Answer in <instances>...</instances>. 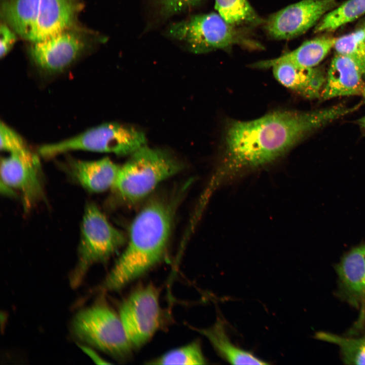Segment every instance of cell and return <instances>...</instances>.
Listing matches in <instances>:
<instances>
[{"label":"cell","mask_w":365,"mask_h":365,"mask_svg":"<svg viewBox=\"0 0 365 365\" xmlns=\"http://www.w3.org/2000/svg\"><path fill=\"white\" fill-rule=\"evenodd\" d=\"M336 105L302 112L276 111L251 121H231L223 136L218 178L268 165L313 130L354 111Z\"/></svg>","instance_id":"cell-1"},{"label":"cell","mask_w":365,"mask_h":365,"mask_svg":"<svg viewBox=\"0 0 365 365\" xmlns=\"http://www.w3.org/2000/svg\"><path fill=\"white\" fill-rule=\"evenodd\" d=\"M171 203L155 200L134 218L127 245L96 292L119 290L145 273L164 256L173 218Z\"/></svg>","instance_id":"cell-2"},{"label":"cell","mask_w":365,"mask_h":365,"mask_svg":"<svg viewBox=\"0 0 365 365\" xmlns=\"http://www.w3.org/2000/svg\"><path fill=\"white\" fill-rule=\"evenodd\" d=\"M182 164L166 151L142 146L120 167L113 188L133 203L149 194L160 182L177 173Z\"/></svg>","instance_id":"cell-3"},{"label":"cell","mask_w":365,"mask_h":365,"mask_svg":"<svg viewBox=\"0 0 365 365\" xmlns=\"http://www.w3.org/2000/svg\"><path fill=\"white\" fill-rule=\"evenodd\" d=\"M70 329L78 340L118 359L128 357L133 348L119 314L102 297L78 312Z\"/></svg>","instance_id":"cell-4"},{"label":"cell","mask_w":365,"mask_h":365,"mask_svg":"<svg viewBox=\"0 0 365 365\" xmlns=\"http://www.w3.org/2000/svg\"><path fill=\"white\" fill-rule=\"evenodd\" d=\"M237 26L226 21L218 13L191 16L173 22L166 28V36L196 54L227 49L236 44H250Z\"/></svg>","instance_id":"cell-5"},{"label":"cell","mask_w":365,"mask_h":365,"mask_svg":"<svg viewBox=\"0 0 365 365\" xmlns=\"http://www.w3.org/2000/svg\"><path fill=\"white\" fill-rule=\"evenodd\" d=\"M124 242L121 232L95 204H88L82 221L77 263L69 277L70 286L78 287L92 266L105 262Z\"/></svg>","instance_id":"cell-6"},{"label":"cell","mask_w":365,"mask_h":365,"mask_svg":"<svg viewBox=\"0 0 365 365\" xmlns=\"http://www.w3.org/2000/svg\"><path fill=\"white\" fill-rule=\"evenodd\" d=\"M145 143L146 137L141 131L117 123H106L70 138L42 145L38 152L44 157L75 150L111 153L122 156L132 154Z\"/></svg>","instance_id":"cell-7"},{"label":"cell","mask_w":365,"mask_h":365,"mask_svg":"<svg viewBox=\"0 0 365 365\" xmlns=\"http://www.w3.org/2000/svg\"><path fill=\"white\" fill-rule=\"evenodd\" d=\"M119 314L133 348H140L160 324L161 310L157 289L152 284L136 289L122 302Z\"/></svg>","instance_id":"cell-8"},{"label":"cell","mask_w":365,"mask_h":365,"mask_svg":"<svg viewBox=\"0 0 365 365\" xmlns=\"http://www.w3.org/2000/svg\"><path fill=\"white\" fill-rule=\"evenodd\" d=\"M1 184L5 192L19 193L25 208L28 209L44 196L41 164L28 148L2 158Z\"/></svg>","instance_id":"cell-9"},{"label":"cell","mask_w":365,"mask_h":365,"mask_svg":"<svg viewBox=\"0 0 365 365\" xmlns=\"http://www.w3.org/2000/svg\"><path fill=\"white\" fill-rule=\"evenodd\" d=\"M337 0H302L270 16L265 23L269 36L289 40L305 33L335 8Z\"/></svg>","instance_id":"cell-10"},{"label":"cell","mask_w":365,"mask_h":365,"mask_svg":"<svg viewBox=\"0 0 365 365\" xmlns=\"http://www.w3.org/2000/svg\"><path fill=\"white\" fill-rule=\"evenodd\" d=\"M86 46L80 35L69 29L33 42L30 55L36 65L48 72L61 71L69 66Z\"/></svg>","instance_id":"cell-11"},{"label":"cell","mask_w":365,"mask_h":365,"mask_svg":"<svg viewBox=\"0 0 365 365\" xmlns=\"http://www.w3.org/2000/svg\"><path fill=\"white\" fill-rule=\"evenodd\" d=\"M83 8L81 0H40L38 18L29 41H42L71 29Z\"/></svg>","instance_id":"cell-12"},{"label":"cell","mask_w":365,"mask_h":365,"mask_svg":"<svg viewBox=\"0 0 365 365\" xmlns=\"http://www.w3.org/2000/svg\"><path fill=\"white\" fill-rule=\"evenodd\" d=\"M338 297L352 307L365 303V244L347 252L336 267Z\"/></svg>","instance_id":"cell-13"},{"label":"cell","mask_w":365,"mask_h":365,"mask_svg":"<svg viewBox=\"0 0 365 365\" xmlns=\"http://www.w3.org/2000/svg\"><path fill=\"white\" fill-rule=\"evenodd\" d=\"M363 74L354 58L337 53L332 59L321 95L323 99L361 94Z\"/></svg>","instance_id":"cell-14"},{"label":"cell","mask_w":365,"mask_h":365,"mask_svg":"<svg viewBox=\"0 0 365 365\" xmlns=\"http://www.w3.org/2000/svg\"><path fill=\"white\" fill-rule=\"evenodd\" d=\"M120 167L108 158L92 161L72 159L68 163L67 169L86 190L99 193L113 188Z\"/></svg>","instance_id":"cell-15"},{"label":"cell","mask_w":365,"mask_h":365,"mask_svg":"<svg viewBox=\"0 0 365 365\" xmlns=\"http://www.w3.org/2000/svg\"><path fill=\"white\" fill-rule=\"evenodd\" d=\"M272 68L275 79L282 85L304 97L313 99L321 93L325 79L315 67L303 68L287 63H278Z\"/></svg>","instance_id":"cell-16"},{"label":"cell","mask_w":365,"mask_h":365,"mask_svg":"<svg viewBox=\"0 0 365 365\" xmlns=\"http://www.w3.org/2000/svg\"><path fill=\"white\" fill-rule=\"evenodd\" d=\"M337 38L330 36L316 38L303 43L295 50L276 58L258 61L252 64L256 68H271L278 63H287L303 68H313L318 65L334 48Z\"/></svg>","instance_id":"cell-17"},{"label":"cell","mask_w":365,"mask_h":365,"mask_svg":"<svg viewBox=\"0 0 365 365\" xmlns=\"http://www.w3.org/2000/svg\"><path fill=\"white\" fill-rule=\"evenodd\" d=\"M197 331L207 338L216 353L225 360L233 364H267L252 352L234 344L228 336L224 321L218 316L215 323L208 328Z\"/></svg>","instance_id":"cell-18"},{"label":"cell","mask_w":365,"mask_h":365,"mask_svg":"<svg viewBox=\"0 0 365 365\" xmlns=\"http://www.w3.org/2000/svg\"><path fill=\"white\" fill-rule=\"evenodd\" d=\"M40 0H5L1 8L6 23L22 38L29 41L38 16Z\"/></svg>","instance_id":"cell-19"},{"label":"cell","mask_w":365,"mask_h":365,"mask_svg":"<svg viewBox=\"0 0 365 365\" xmlns=\"http://www.w3.org/2000/svg\"><path fill=\"white\" fill-rule=\"evenodd\" d=\"M365 14V0H347L327 12L317 23L315 32L332 31Z\"/></svg>","instance_id":"cell-20"},{"label":"cell","mask_w":365,"mask_h":365,"mask_svg":"<svg viewBox=\"0 0 365 365\" xmlns=\"http://www.w3.org/2000/svg\"><path fill=\"white\" fill-rule=\"evenodd\" d=\"M315 338L337 346L345 364H365V332L352 337L321 331L315 333Z\"/></svg>","instance_id":"cell-21"},{"label":"cell","mask_w":365,"mask_h":365,"mask_svg":"<svg viewBox=\"0 0 365 365\" xmlns=\"http://www.w3.org/2000/svg\"><path fill=\"white\" fill-rule=\"evenodd\" d=\"M215 8L226 21L237 27L262 21L247 0H215Z\"/></svg>","instance_id":"cell-22"},{"label":"cell","mask_w":365,"mask_h":365,"mask_svg":"<svg viewBox=\"0 0 365 365\" xmlns=\"http://www.w3.org/2000/svg\"><path fill=\"white\" fill-rule=\"evenodd\" d=\"M207 363L201 345L195 341L176 348L149 361L153 364H204Z\"/></svg>","instance_id":"cell-23"},{"label":"cell","mask_w":365,"mask_h":365,"mask_svg":"<svg viewBox=\"0 0 365 365\" xmlns=\"http://www.w3.org/2000/svg\"><path fill=\"white\" fill-rule=\"evenodd\" d=\"M156 18L160 21L194 9L204 0H148Z\"/></svg>","instance_id":"cell-24"},{"label":"cell","mask_w":365,"mask_h":365,"mask_svg":"<svg viewBox=\"0 0 365 365\" xmlns=\"http://www.w3.org/2000/svg\"><path fill=\"white\" fill-rule=\"evenodd\" d=\"M365 41V22L351 33L337 38L334 49L337 53L352 54Z\"/></svg>","instance_id":"cell-25"},{"label":"cell","mask_w":365,"mask_h":365,"mask_svg":"<svg viewBox=\"0 0 365 365\" xmlns=\"http://www.w3.org/2000/svg\"><path fill=\"white\" fill-rule=\"evenodd\" d=\"M0 139L2 151L12 153L27 148L20 135L3 122L0 125Z\"/></svg>","instance_id":"cell-26"},{"label":"cell","mask_w":365,"mask_h":365,"mask_svg":"<svg viewBox=\"0 0 365 365\" xmlns=\"http://www.w3.org/2000/svg\"><path fill=\"white\" fill-rule=\"evenodd\" d=\"M0 35V56L3 58L12 48L17 37L15 32L6 23L1 24Z\"/></svg>","instance_id":"cell-27"},{"label":"cell","mask_w":365,"mask_h":365,"mask_svg":"<svg viewBox=\"0 0 365 365\" xmlns=\"http://www.w3.org/2000/svg\"><path fill=\"white\" fill-rule=\"evenodd\" d=\"M357 61L363 76H365V41L351 54Z\"/></svg>","instance_id":"cell-28"},{"label":"cell","mask_w":365,"mask_h":365,"mask_svg":"<svg viewBox=\"0 0 365 365\" xmlns=\"http://www.w3.org/2000/svg\"><path fill=\"white\" fill-rule=\"evenodd\" d=\"M81 348L86 353L91 359L97 363L106 364L109 363L102 359L93 350L85 346H81Z\"/></svg>","instance_id":"cell-29"},{"label":"cell","mask_w":365,"mask_h":365,"mask_svg":"<svg viewBox=\"0 0 365 365\" xmlns=\"http://www.w3.org/2000/svg\"><path fill=\"white\" fill-rule=\"evenodd\" d=\"M361 94L365 98V86L362 90ZM359 123L360 124V126H361V128L365 131V116L359 120Z\"/></svg>","instance_id":"cell-30"}]
</instances>
